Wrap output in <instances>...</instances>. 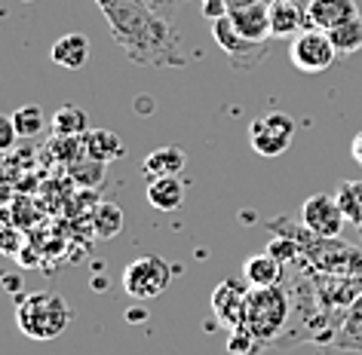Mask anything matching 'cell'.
Wrapping results in <instances>:
<instances>
[{
	"label": "cell",
	"instance_id": "cell-1",
	"mask_svg": "<svg viewBox=\"0 0 362 355\" xmlns=\"http://www.w3.org/2000/svg\"><path fill=\"white\" fill-rule=\"evenodd\" d=\"M114 43L135 68H181L187 52L181 31L166 16L153 13L144 0H95Z\"/></svg>",
	"mask_w": 362,
	"mask_h": 355
},
{
	"label": "cell",
	"instance_id": "cell-2",
	"mask_svg": "<svg viewBox=\"0 0 362 355\" xmlns=\"http://www.w3.org/2000/svg\"><path fill=\"white\" fill-rule=\"evenodd\" d=\"M16 325L28 340H56L71 325V306L65 297L52 291L22 294L16 303Z\"/></svg>",
	"mask_w": 362,
	"mask_h": 355
},
{
	"label": "cell",
	"instance_id": "cell-3",
	"mask_svg": "<svg viewBox=\"0 0 362 355\" xmlns=\"http://www.w3.org/2000/svg\"><path fill=\"white\" fill-rule=\"evenodd\" d=\"M292 313V297L286 294L283 285L270 288H249L246 300V327L261 340V346H270L279 340V331L288 322Z\"/></svg>",
	"mask_w": 362,
	"mask_h": 355
},
{
	"label": "cell",
	"instance_id": "cell-4",
	"mask_svg": "<svg viewBox=\"0 0 362 355\" xmlns=\"http://www.w3.org/2000/svg\"><path fill=\"white\" fill-rule=\"evenodd\" d=\"M175 267L160 258V254H144L126 263L123 270V291L132 300H153L160 294H166V288L172 285Z\"/></svg>",
	"mask_w": 362,
	"mask_h": 355
},
{
	"label": "cell",
	"instance_id": "cell-5",
	"mask_svg": "<svg viewBox=\"0 0 362 355\" xmlns=\"http://www.w3.org/2000/svg\"><path fill=\"white\" fill-rule=\"evenodd\" d=\"M288 59L301 74H322L338 61V49L329 37V31L320 28H304L298 37H292L288 47Z\"/></svg>",
	"mask_w": 362,
	"mask_h": 355
},
{
	"label": "cell",
	"instance_id": "cell-6",
	"mask_svg": "<svg viewBox=\"0 0 362 355\" xmlns=\"http://www.w3.org/2000/svg\"><path fill=\"white\" fill-rule=\"evenodd\" d=\"M292 138H295V120L288 114H267L255 120L249 126V144L258 157L264 160H274V157H283V153L292 148Z\"/></svg>",
	"mask_w": 362,
	"mask_h": 355
},
{
	"label": "cell",
	"instance_id": "cell-7",
	"mask_svg": "<svg viewBox=\"0 0 362 355\" xmlns=\"http://www.w3.org/2000/svg\"><path fill=\"white\" fill-rule=\"evenodd\" d=\"M212 37L221 47L224 56L230 59L233 71H255L261 61L267 59V43L246 40L237 28H233L230 16H224V19H215L212 22Z\"/></svg>",
	"mask_w": 362,
	"mask_h": 355
},
{
	"label": "cell",
	"instance_id": "cell-8",
	"mask_svg": "<svg viewBox=\"0 0 362 355\" xmlns=\"http://www.w3.org/2000/svg\"><path fill=\"white\" fill-rule=\"evenodd\" d=\"M301 224L320 239H338L347 217H344L338 199L329 193H313L304 199L301 205Z\"/></svg>",
	"mask_w": 362,
	"mask_h": 355
},
{
	"label": "cell",
	"instance_id": "cell-9",
	"mask_svg": "<svg viewBox=\"0 0 362 355\" xmlns=\"http://www.w3.org/2000/svg\"><path fill=\"white\" fill-rule=\"evenodd\" d=\"M249 282L243 279H224L218 288L212 291V313L215 318L233 331V327H243L246 325V300H249Z\"/></svg>",
	"mask_w": 362,
	"mask_h": 355
},
{
	"label": "cell",
	"instance_id": "cell-10",
	"mask_svg": "<svg viewBox=\"0 0 362 355\" xmlns=\"http://www.w3.org/2000/svg\"><path fill=\"white\" fill-rule=\"evenodd\" d=\"M307 28V6L298 0H270V37H298Z\"/></svg>",
	"mask_w": 362,
	"mask_h": 355
},
{
	"label": "cell",
	"instance_id": "cell-11",
	"mask_svg": "<svg viewBox=\"0 0 362 355\" xmlns=\"http://www.w3.org/2000/svg\"><path fill=\"white\" fill-rule=\"evenodd\" d=\"M359 16L356 0H310L307 4V28L332 31L334 25Z\"/></svg>",
	"mask_w": 362,
	"mask_h": 355
},
{
	"label": "cell",
	"instance_id": "cell-12",
	"mask_svg": "<svg viewBox=\"0 0 362 355\" xmlns=\"http://www.w3.org/2000/svg\"><path fill=\"white\" fill-rule=\"evenodd\" d=\"M89 56H93V43H89V37L80 34V31H71V34H65V37H59L49 49V59L56 61L59 68H68V71L86 68Z\"/></svg>",
	"mask_w": 362,
	"mask_h": 355
},
{
	"label": "cell",
	"instance_id": "cell-13",
	"mask_svg": "<svg viewBox=\"0 0 362 355\" xmlns=\"http://www.w3.org/2000/svg\"><path fill=\"white\" fill-rule=\"evenodd\" d=\"M230 22L246 40H255V43L270 40V4H264V0L246 6V10L230 13Z\"/></svg>",
	"mask_w": 362,
	"mask_h": 355
},
{
	"label": "cell",
	"instance_id": "cell-14",
	"mask_svg": "<svg viewBox=\"0 0 362 355\" xmlns=\"http://www.w3.org/2000/svg\"><path fill=\"white\" fill-rule=\"evenodd\" d=\"M187 166V153L175 148V144H166V148L151 150L141 162V175L144 178H169V175H181Z\"/></svg>",
	"mask_w": 362,
	"mask_h": 355
},
{
	"label": "cell",
	"instance_id": "cell-15",
	"mask_svg": "<svg viewBox=\"0 0 362 355\" xmlns=\"http://www.w3.org/2000/svg\"><path fill=\"white\" fill-rule=\"evenodd\" d=\"M283 270H286V263L274 258L270 251L252 254V258H246V263H243V279H246L252 288H270V285H279Z\"/></svg>",
	"mask_w": 362,
	"mask_h": 355
},
{
	"label": "cell",
	"instance_id": "cell-16",
	"mask_svg": "<svg viewBox=\"0 0 362 355\" xmlns=\"http://www.w3.org/2000/svg\"><path fill=\"white\" fill-rule=\"evenodd\" d=\"M144 196H148V203L157 208V212H178L181 203H185V184H181L178 175L151 178Z\"/></svg>",
	"mask_w": 362,
	"mask_h": 355
},
{
	"label": "cell",
	"instance_id": "cell-17",
	"mask_svg": "<svg viewBox=\"0 0 362 355\" xmlns=\"http://www.w3.org/2000/svg\"><path fill=\"white\" fill-rule=\"evenodd\" d=\"M83 153L107 166V162H114V160L123 157V153H126V144H123L120 135L111 132V129H89V132L83 135Z\"/></svg>",
	"mask_w": 362,
	"mask_h": 355
},
{
	"label": "cell",
	"instance_id": "cell-18",
	"mask_svg": "<svg viewBox=\"0 0 362 355\" xmlns=\"http://www.w3.org/2000/svg\"><path fill=\"white\" fill-rule=\"evenodd\" d=\"M332 346L350 349V352H362V294L344 309V318L338 322Z\"/></svg>",
	"mask_w": 362,
	"mask_h": 355
},
{
	"label": "cell",
	"instance_id": "cell-19",
	"mask_svg": "<svg viewBox=\"0 0 362 355\" xmlns=\"http://www.w3.org/2000/svg\"><path fill=\"white\" fill-rule=\"evenodd\" d=\"M52 135H71V138H83L89 132V114L77 104H62L56 114H52Z\"/></svg>",
	"mask_w": 362,
	"mask_h": 355
},
{
	"label": "cell",
	"instance_id": "cell-20",
	"mask_svg": "<svg viewBox=\"0 0 362 355\" xmlns=\"http://www.w3.org/2000/svg\"><path fill=\"white\" fill-rule=\"evenodd\" d=\"M123 208L117 203H98L95 212H93V230L98 239H114V236L123 233Z\"/></svg>",
	"mask_w": 362,
	"mask_h": 355
},
{
	"label": "cell",
	"instance_id": "cell-21",
	"mask_svg": "<svg viewBox=\"0 0 362 355\" xmlns=\"http://www.w3.org/2000/svg\"><path fill=\"white\" fill-rule=\"evenodd\" d=\"M329 37L338 49V56H353V52L362 49V16H353V19L334 25L329 31Z\"/></svg>",
	"mask_w": 362,
	"mask_h": 355
},
{
	"label": "cell",
	"instance_id": "cell-22",
	"mask_svg": "<svg viewBox=\"0 0 362 355\" xmlns=\"http://www.w3.org/2000/svg\"><path fill=\"white\" fill-rule=\"evenodd\" d=\"M13 126L19 132V138H37L47 129V114L40 104H22L13 111Z\"/></svg>",
	"mask_w": 362,
	"mask_h": 355
},
{
	"label": "cell",
	"instance_id": "cell-23",
	"mask_svg": "<svg viewBox=\"0 0 362 355\" xmlns=\"http://www.w3.org/2000/svg\"><path fill=\"white\" fill-rule=\"evenodd\" d=\"M334 199H338L347 224L362 227V181H344V184L334 190Z\"/></svg>",
	"mask_w": 362,
	"mask_h": 355
},
{
	"label": "cell",
	"instance_id": "cell-24",
	"mask_svg": "<svg viewBox=\"0 0 362 355\" xmlns=\"http://www.w3.org/2000/svg\"><path fill=\"white\" fill-rule=\"evenodd\" d=\"M102 175H105V162H98L93 157H80L71 162V178L77 181V184H83V187H98L102 184Z\"/></svg>",
	"mask_w": 362,
	"mask_h": 355
},
{
	"label": "cell",
	"instance_id": "cell-25",
	"mask_svg": "<svg viewBox=\"0 0 362 355\" xmlns=\"http://www.w3.org/2000/svg\"><path fill=\"white\" fill-rule=\"evenodd\" d=\"M258 349H261V340L249 331L246 325L233 327V331L228 334V352H233V355H255Z\"/></svg>",
	"mask_w": 362,
	"mask_h": 355
},
{
	"label": "cell",
	"instance_id": "cell-26",
	"mask_svg": "<svg viewBox=\"0 0 362 355\" xmlns=\"http://www.w3.org/2000/svg\"><path fill=\"white\" fill-rule=\"evenodd\" d=\"M49 148L65 162H74V160L83 157V138H71V135H56V138L49 141Z\"/></svg>",
	"mask_w": 362,
	"mask_h": 355
},
{
	"label": "cell",
	"instance_id": "cell-27",
	"mask_svg": "<svg viewBox=\"0 0 362 355\" xmlns=\"http://www.w3.org/2000/svg\"><path fill=\"white\" fill-rule=\"evenodd\" d=\"M267 251L274 254V258H279V260H298V254H301L304 248H301V242L298 239H292V236H283L279 233L276 239H270V245H267Z\"/></svg>",
	"mask_w": 362,
	"mask_h": 355
},
{
	"label": "cell",
	"instance_id": "cell-28",
	"mask_svg": "<svg viewBox=\"0 0 362 355\" xmlns=\"http://www.w3.org/2000/svg\"><path fill=\"white\" fill-rule=\"evenodd\" d=\"M16 138H19V132H16V126H13V116L0 114V153L13 150L16 148Z\"/></svg>",
	"mask_w": 362,
	"mask_h": 355
},
{
	"label": "cell",
	"instance_id": "cell-29",
	"mask_svg": "<svg viewBox=\"0 0 362 355\" xmlns=\"http://www.w3.org/2000/svg\"><path fill=\"white\" fill-rule=\"evenodd\" d=\"M144 4H148L153 13H160V16H166V19H172V22H175V16H178V6L185 4V0H144Z\"/></svg>",
	"mask_w": 362,
	"mask_h": 355
},
{
	"label": "cell",
	"instance_id": "cell-30",
	"mask_svg": "<svg viewBox=\"0 0 362 355\" xmlns=\"http://www.w3.org/2000/svg\"><path fill=\"white\" fill-rule=\"evenodd\" d=\"M203 19H209V22H215V19H224V16H230V10H228V4L224 0H203Z\"/></svg>",
	"mask_w": 362,
	"mask_h": 355
},
{
	"label": "cell",
	"instance_id": "cell-31",
	"mask_svg": "<svg viewBox=\"0 0 362 355\" xmlns=\"http://www.w3.org/2000/svg\"><path fill=\"white\" fill-rule=\"evenodd\" d=\"M19 245H22V236L19 233L0 227V251H4V254H16V251H19Z\"/></svg>",
	"mask_w": 362,
	"mask_h": 355
},
{
	"label": "cell",
	"instance_id": "cell-32",
	"mask_svg": "<svg viewBox=\"0 0 362 355\" xmlns=\"http://www.w3.org/2000/svg\"><path fill=\"white\" fill-rule=\"evenodd\" d=\"M224 4H228L230 13H237V10H246V6H252V4H261V0H224Z\"/></svg>",
	"mask_w": 362,
	"mask_h": 355
},
{
	"label": "cell",
	"instance_id": "cell-33",
	"mask_svg": "<svg viewBox=\"0 0 362 355\" xmlns=\"http://www.w3.org/2000/svg\"><path fill=\"white\" fill-rule=\"evenodd\" d=\"M350 153H353V160H356L359 166H362V132L356 135V138H353V144H350Z\"/></svg>",
	"mask_w": 362,
	"mask_h": 355
},
{
	"label": "cell",
	"instance_id": "cell-34",
	"mask_svg": "<svg viewBox=\"0 0 362 355\" xmlns=\"http://www.w3.org/2000/svg\"><path fill=\"white\" fill-rule=\"evenodd\" d=\"M126 318H129V322H141V318H144V309H129V313H126Z\"/></svg>",
	"mask_w": 362,
	"mask_h": 355
},
{
	"label": "cell",
	"instance_id": "cell-35",
	"mask_svg": "<svg viewBox=\"0 0 362 355\" xmlns=\"http://www.w3.org/2000/svg\"><path fill=\"white\" fill-rule=\"evenodd\" d=\"M22 4H34V0H22Z\"/></svg>",
	"mask_w": 362,
	"mask_h": 355
},
{
	"label": "cell",
	"instance_id": "cell-36",
	"mask_svg": "<svg viewBox=\"0 0 362 355\" xmlns=\"http://www.w3.org/2000/svg\"><path fill=\"white\" fill-rule=\"evenodd\" d=\"M0 181H4V172H0Z\"/></svg>",
	"mask_w": 362,
	"mask_h": 355
},
{
	"label": "cell",
	"instance_id": "cell-37",
	"mask_svg": "<svg viewBox=\"0 0 362 355\" xmlns=\"http://www.w3.org/2000/svg\"><path fill=\"white\" fill-rule=\"evenodd\" d=\"M200 4H203V0H200Z\"/></svg>",
	"mask_w": 362,
	"mask_h": 355
}]
</instances>
